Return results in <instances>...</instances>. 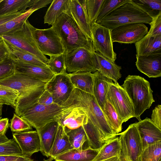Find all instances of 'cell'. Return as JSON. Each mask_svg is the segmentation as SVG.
<instances>
[{"instance_id": "obj_28", "label": "cell", "mask_w": 161, "mask_h": 161, "mask_svg": "<svg viewBox=\"0 0 161 161\" xmlns=\"http://www.w3.org/2000/svg\"><path fill=\"white\" fill-rule=\"evenodd\" d=\"M70 0H53L44 16V24L52 25L62 13L70 11Z\"/></svg>"}, {"instance_id": "obj_36", "label": "cell", "mask_w": 161, "mask_h": 161, "mask_svg": "<svg viewBox=\"0 0 161 161\" xmlns=\"http://www.w3.org/2000/svg\"><path fill=\"white\" fill-rule=\"evenodd\" d=\"M131 1L153 19L161 14V0H131Z\"/></svg>"}, {"instance_id": "obj_2", "label": "cell", "mask_w": 161, "mask_h": 161, "mask_svg": "<svg viewBox=\"0 0 161 161\" xmlns=\"http://www.w3.org/2000/svg\"><path fill=\"white\" fill-rule=\"evenodd\" d=\"M75 106L83 108L88 118L100 131L102 136L108 141L118 135L108 124L104 114L93 95L74 88L68 99L62 106Z\"/></svg>"}, {"instance_id": "obj_9", "label": "cell", "mask_w": 161, "mask_h": 161, "mask_svg": "<svg viewBox=\"0 0 161 161\" xmlns=\"http://www.w3.org/2000/svg\"><path fill=\"white\" fill-rule=\"evenodd\" d=\"M118 135H120V147L118 156L120 161H138L142 147L136 123L130 124Z\"/></svg>"}, {"instance_id": "obj_51", "label": "cell", "mask_w": 161, "mask_h": 161, "mask_svg": "<svg viewBox=\"0 0 161 161\" xmlns=\"http://www.w3.org/2000/svg\"><path fill=\"white\" fill-rule=\"evenodd\" d=\"M8 118H2L0 116V135H5L9 126Z\"/></svg>"}, {"instance_id": "obj_54", "label": "cell", "mask_w": 161, "mask_h": 161, "mask_svg": "<svg viewBox=\"0 0 161 161\" xmlns=\"http://www.w3.org/2000/svg\"><path fill=\"white\" fill-rule=\"evenodd\" d=\"M102 161H120L118 156H115Z\"/></svg>"}, {"instance_id": "obj_52", "label": "cell", "mask_w": 161, "mask_h": 161, "mask_svg": "<svg viewBox=\"0 0 161 161\" xmlns=\"http://www.w3.org/2000/svg\"><path fill=\"white\" fill-rule=\"evenodd\" d=\"M22 12H19L4 16H0V25L21 15Z\"/></svg>"}, {"instance_id": "obj_29", "label": "cell", "mask_w": 161, "mask_h": 161, "mask_svg": "<svg viewBox=\"0 0 161 161\" xmlns=\"http://www.w3.org/2000/svg\"><path fill=\"white\" fill-rule=\"evenodd\" d=\"M64 128L73 148L84 149L90 147L83 126L72 130Z\"/></svg>"}, {"instance_id": "obj_32", "label": "cell", "mask_w": 161, "mask_h": 161, "mask_svg": "<svg viewBox=\"0 0 161 161\" xmlns=\"http://www.w3.org/2000/svg\"><path fill=\"white\" fill-rule=\"evenodd\" d=\"M82 126L91 148L94 149H100L104 144L109 141L102 136L98 130L89 118L87 123Z\"/></svg>"}, {"instance_id": "obj_3", "label": "cell", "mask_w": 161, "mask_h": 161, "mask_svg": "<svg viewBox=\"0 0 161 161\" xmlns=\"http://www.w3.org/2000/svg\"><path fill=\"white\" fill-rule=\"evenodd\" d=\"M52 27L61 40L65 54L80 47L94 50L92 42L87 38L73 18L70 11L62 13Z\"/></svg>"}, {"instance_id": "obj_24", "label": "cell", "mask_w": 161, "mask_h": 161, "mask_svg": "<svg viewBox=\"0 0 161 161\" xmlns=\"http://www.w3.org/2000/svg\"><path fill=\"white\" fill-rule=\"evenodd\" d=\"M94 76L93 95L101 109L107 100V95L109 83L112 80L103 75L97 70L93 73Z\"/></svg>"}, {"instance_id": "obj_30", "label": "cell", "mask_w": 161, "mask_h": 161, "mask_svg": "<svg viewBox=\"0 0 161 161\" xmlns=\"http://www.w3.org/2000/svg\"><path fill=\"white\" fill-rule=\"evenodd\" d=\"M5 42L9 53L14 59L41 67H48L47 64L32 54Z\"/></svg>"}, {"instance_id": "obj_10", "label": "cell", "mask_w": 161, "mask_h": 161, "mask_svg": "<svg viewBox=\"0 0 161 161\" xmlns=\"http://www.w3.org/2000/svg\"><path fill=\"white\" fill-rule=\"evenodd\" d=\"M106 97L122 123L134 117L132 103L125 91L118 82L109 83Z\"/></svg>"}, {"instance_id": "obj_41", "label": "cell", "mask_w": 161, "mask_h": 161, "mask_svg": "<svg viewBox=\"0 0 161 161\" xmlns=\"http://www.w3.org/2000/svg\"><path fill=\"white\" fill-rule=\"evenodd\" d=\"M105 0H85V6L91 23H96Z\"/></svg>"}, {"instance_id": "obj_7", "label": "cell", "mask_w": 161, "mask_h": 161, "mask_svg": "<svg viewBox=\"0 0 161 161\" xmlns=\"http://www.w3.org/2000/svg\"><path fill=\"white\" fill-rule=\"evenodd\" d=\"M63 106L56 104L46 105L38 103L25 111L21 116L37 130L50 122H58Z\"/></svg>"}, {"instance_id": "obj_33", "label": "cell", "mask_w": 161, "mask_h": 161, "mask_svg": "<svg viewBox=\"0 0 161 161\" xmlns=\"http://www.w3.org/2000/svg\"><path fill=\"white\" fill-rule=\"evenodd\" d=\"M34 11L27 9L25 12L0 25V36L13 33L20 29Z\"/></svg>"}, {"instance_id": "obj_20", "label": "cell", "mask_w": 161, "mask_h": 161, "mask_svg": "<svg viewBox=\"0 0 161 161\" xmlns=\"http://www.w3.org/2000/svg\"><path fill=\"white\" fill-rule=\"evenodd\" d=\"M14 60L15 72L30 75L47 83L55 75L48 67H41L14 59Z\"/></svg>"}, {"instance_id": "obj_1", "label": "cell", "mask_w": 161, "mask_h": 161, "mask_svg": "<svg viewBox=\"0 0 161 161\" xmlns=\"http://www.w3.org/2000/svg\"><path fill=\"white\" fill-rule=\"evenodd\" d=\"M47 82L30 75L16 72L0 80V85L17 90L19 93L15 114L21 117L34 104L45 90Z\"/></svg>"}, {"instance_id": "obj_45", "label": "cell", "mask_w": 161, "mask_h": 161, "mask_svg": "<svg viewBox=\"0 0 161 161\" xmlns=\"http://www.w3.org/2000/svg\"><path fill=\"white\" fill-rule=\"evenodd\" d=\"M147 34L151 36H161V14L153 19Z\"/></svg>"}, {"instance_id": "obj_42", "label": "cell", "mask_w": 161, "mask_h": 161, "mask_svg": "<svg viewBox=\"0 0 161 161\" xmlns=\"http://www.w3.org/2000/svg\"><path fill=\"white\" fill-rule=\"evenodd\" d=\"M15 72L14 59L9 53L4 60L0 62V80L11 76Z\"/></svg>"}, {"instance_id": "obj_31", "label": "cell", "mask_w": 161, "mask_h": 161, "mask_svg": "<svg viewBox=\"0 0 161 161\" xmlns=\"http://www.w3.org/2000/svg\"><path fill=\"white\" fill-rule=\"evenodd\" d=\"M30 0H3L0 3V16L26 12Z\"/></svg>"}, {"instance_id": "obj_50", "label": "cell", "mask_w": 161, "mask_h": 161, "mask_svg": "<svg viewBox=\"0 0 161 161\" xmlns=\"http://www.w3.org/2000/svg\"><path fill=\"white\" fill-rule=\"evenodd\" d=\"M9 54L8 48L5 41L3 39L0 42V62L4 60Z\"/></svg>"}, {"instance_id": "obj_38", "label": "cell", "mask_w": 161, "mask_h": 161, "mask_svg": "<svg viewBox=\"0 0 161 161\" xmlns=\"http://www.w3.org/2000/svg\"><path fill=\"white\" fill-rule=\"evenodd\" d=\"M19 96V93L17 90L0 85V100L4 104L10 105L15 110Z\"/></svg>"}, {"instance_id": "obj_25", "label": "cell", "mask_w": 161, "mask_h": 161, "mask_svg": "<svg viewBox=\"0 0 161 161\" xmlns=\"http://www.w3.org/2000/svg\"><path fill=\"white\" fill-rule=\"evenodd\" d=\"M137 55L147 56L161 50V36L148 34L135 43Z\"/></svg>"}, {"instance_id": "obj_6", "label": "cell", "mask_w": 161, "mask_h": 161, "mask_svg": "<svg viewBox=\"0 0 161 161\" xmlns=\"http://www.w3.org/2000/svg\"><path fill=\"white\" fill-rule=\"evenodd\" d=\"M35 29L27 20L19 30L1 36L5 42L32 54L47 64L48 59L40 51L35 40Z\"/></svg>"}, {"instance_id": "obj_56", "label": "cell", "mask_w": 161, "mask_h": 161, "mask_svg": "<svg viewBox=\"0 0 161 161\" xmlns=\"http://www.w3.org/2000/svg\"><path fill=\"white\" fill-rule=\"evenodd\" d=\"M53 160H54V158L50 157L49 158L46 159L42 161H52Z\"/></svg>"}, {"instance_id": "obj_27", "label": "cell", "mask_w": 161, "mask_h": 161, "mask_svg": "<svg viewBox=\"0 0 161 161\" xmlns=\"http://www.w3.org/2000/svg\"><path fill=\"white\" fill-rule=\"evenodd\" d=\"M73 148L64 127L59 123L56 136L49 157L54 158Z\"/></svg>"}, {"instance_id": "obj_16", "label": "cell", "mask_w": 161, "mask_h": 161, "mask_svg": "<svg viewBox=\"0 0 161 161\" xmlns=\"http://www.w3.org/2000/svg\"><path fill=\"white\" fill-rule=\"evenodd\" d=\"M13 136L23 156L30 158L34 153L41 151L40 137L36 130L14 133Z\"/></svg>"}, {"instance_id": "obj_40", "label": "cell", "mask_w": 161, "mask_h": 161, "mask_svg": "<svg viewBox=\"0 0 161 161\" xmlns=\"http://www.w3.org/2000/svg\"><path fill=\"white\" fill-rule=\"evenodd\" d=\"M130 0H105L97 19L98 23L114 10Z\"/></svg>"}, {"instance_id": "obj_8", "label": "cell", "mask_w": 161, "mask_h": 161, "mask_svg": "<svg viewBox=\"0 0 161 161\" xmlns=\"http://www.w3.org/2000/svg\"><path fill=\"white\" fill-rule=\"evenodd\" d=\"M94 50L83 47L77 48L65 54V63L68 74L80 72L94 73L97 70Z\"/></svg>"}, {"instance_id": "obj_14", "label": "cell", "mask_w": 161, "mask_h": 161, "mask_svg": "<svg viewBox=\"0 0 161 161\" xmlns=\"http://www.w3.org/2000/svg\"><path fill=\"white\" fill-rule=\"evenodd\" d=\"M148 32L147 27L142 23H134L118 27L111 31L112 42L135 43Z\"/></svg>"}, {"instance_id": "obj_48", "label": "cell", "mask_w": 161, "mask_h": 161, "mask_svg": "<svg viewBox=\"0 0 161 161\" xmlns=\"http://www.w3.org/2000/svg\"><path fill=\"white\" fill-rule=\"evenodd\" d=\"M37 103L46 105L55 103L51 95L45 90L40 97Z\"/></svg>"}, {"instance_id": "obj_35", "label": "cell", "mask_w": 161, "mask_h": 161, "mask_svg": "<svg viewBox=\"0 0 161 161\" xmlns=\"http://www.w3.org/2000/svg\"><path fill=\"white\" fill-rule=\"evenodd\" d=\"M102 110L108 124L113 131L116 134L120 132L123 123L114 108L107 99Z\"/></svg>"}, {"instance_id": "obj_5", "label": "cell", "mask_w": 161, "mask_h": 161, "mask_svg": "<svg viewBox=\"0 0 161 161\" xmlns=\"http://www.w3.org/2000/svg\"><path fill=\"white\" fill-rule=\"evenodd\" d=\"M153 20L130 0L97 23L111 31L118 27L130 24L142 23L150 25Z\"/></svg>"}, {"instance_id": "obj_49", "label": "cell", "mask_w": 161, "mask_h": 161, "mask_svg": "<svg viewBox=\"0 0 161 161\" xmlns=\"http://www.w3.org/2000/svg\"><path fill=\"white\" fill-rule=\"evenodd\" d=\"M30 158L22 156L3 155L0 156V161H33Z\"/></svg>"}, {"instance_id": "obj_37", "label": "cell", "mask_w": 161, "mask_h": 161, "mask_svg": "<svg viewBox=\"0 0 161 161\" xmlns=\"http://www.w3.org/2000/svg\"><path fill=\"white\" fill-rule=\"evenodd\" d=\"M138 161H161V141L142 149Z\"/></svg>"}, {"instance_id": "obj_11", "label": "cell", "mask_w": 161, "mask_h": 161, "mask_svg": "<svg viewBox=\"0 0 161 161\" xmlns=\"http://www.w3.org/2000/svg\"><path fill=\"white\" fill-rule=\"evenodd\" d=\"M34 34L38 48L43 55L50 57L64 53L61 40L52 27L44 29L36 28Z\"/></svg>"}, {"instance_id": "obj_12", "label": "cell", "mask_w": 161, "mask_h": 161, "mask_svg": "<svg viewBox=\"0 0 161 161\" xmlns=\"http://www.w3.org/2000/svg\"><path fill=\"white\" fill-rule=\"evenodd\" d=\"M74 88L67 73L55 75L45 87V90L51 95L54 103L61 106L68 99Z\"/></svg>"}, {"instance_id": "obj_13", "label": "cell", "mask_w": 161, "mask_h": 161, "mask_svg": "<svg viewBox=\"0 0 161 161\" xmlns=\"http://www.w3.org/2000/svg\"><path fill=\"white\" fill-rule=\"evenodd\" d=\"M92 44L95 51L114 62L116 53L113 49L111 31L97 23L91 24Z\"/></svg>"}, {"instance_id": "obj_39", "label": "cell", "mask_w": 161, "mask_h": 161, "mask_svg": "<svg viewBox=\"0 0 161 161\" xmlns=\"http://www.w3.org/2000/svg\"><path fill=\"white\" fill-rule=\"evenodd\" d=\"M47 64L55 75L67 73L65 66L64 53L50 56Z\"/></svg>"}, {"instance_id": "obj_17", "label": "cell", "mask_w": 161, "mask_h": 161, "mask_svg": "<svg viewBox=\"0 0 161 161\" xmlns=\"http://www.w3.org/2000/svg\"><path fill=\"white\" fill-rule=\"evenodd\" d=\"M138 69L149 78L161 76V50L147 56L136 54Z\"/></svg>"}, {"instance_id": "obj_46", "label": "cell", "mask_w": 161, "mask_h": 161, "mask_svg": "<svg viewBox=\"0 0 161 161\" xmlns=\"http://www.w3.org/2000/svg\"><path fill=\"white\" fill-rule=\"evenodd\" d=\"M153 123L161 130V105H158L153 110L151 119Z\"/></svg>"}, {"instance_id": "obj_26", "label": "cell", "mask_w": 161, "mask_h": 161, "mask_svg": "<svg viewBox=\"0 0 161 161\" xmlns=\"http://www.w3.org/2000/svg\"><path fill=\"white\" fill-rule=\"evenodd\" d=\"M68 75L74 88L93 95V73L90 72H80Z\"/></svg>"}, {"instance_id": "obj_22", "label": "cell", "mask_w": 161, "mask_h": 161, "mask_svg": "<svg viewBox=\"0 0 161 161\" xmlns=\"http://www.w3.org/2000/svg\"><path fill=\"white\" fill-rule=\"evenodd\" d=\"M94 54L97 61V70L103 76L111 79L114 83L121 77L120 70L121 67L114 62L95 51Z\"/></svg>"}, {"instance_id": "obj_43", "label": "cell", "mask_w": 161, "mask_h": 161, "mask_svg": "<svg viewBox=\"0 0 161 161\" xmlns=\"http://www.w3.org/2000/svg\"><path fill=\"white\" fill-rule=\"evenodd\" d=\"M3 155L23 156L20 147L13 138L0 144V156Z\"/></svg>"}, {"instance_id": "obj_57", "label": "cell", "mask_w": 161, "mask_h": 161, "mask_svg": "<svg viewBox=\"0 0 161 161\" xmlns=\"http://www.w3.org/2000/svg\"><path fill=\"white\" fill-rule=\"evenodd\" d=\"M3 40V39L1 36H0V42H1Z\"/></svg>"}, {"instance_id": "obj_4", "label": "cell", "mask_w": 161, "mask_h": 161, "mask_svg": "<svg viewBox=\"0 0 161 161\" xmlns=\"http://www.w3.org/2000/svg\"><path fill=\"white\" fill-rule=\"evenodd\" d=\"M121 86L132 103L134 117L141 120V115L155 102L149 82L139 75H129Z\"/></svg>"}, {"instance_id": "obj_18", "label": "cell", "mask_w": 161, "mask_h": 161, "mask_svg": "<svg viewBox=\"0 0 161 161\" xmlns=\"http://www.w3.org/2000/svg\"><path fill=\"white\" fill-rule=\"evenodd\" d=\"M71 14L87 38L92 42L91 23L86 9L85 0H70Z\"/></svg>"}, {"instance_id": "obj_21", "label": "cell", "mask_w": 161, "mask_h": 161, "mask_svg": "<svg viewBox=\"0 0 161 161\" xmlns=\"http://www.w3.org/2000/svg\"><path fill=\"white\" fill-rule=\"evenodd\" d=\"M59 123L55 121L48 123L36 130L40 137L41 152L45 156L49 157L56 134Z\"/></svg>"}, {"instance_id": "obj_15", "label": "cell", "mask_w": 161, "mask_h": 161, "mask_svg": "<svg viewBox=\"0 0 161 161\" xmlns=\"http://www.w3.org/2000/svg\"><path fill=\"white\" fill-rule=\"evenodd\" d=\"M63 107L64 109L58 122L64 127L74 129L87 123L88 117L83 108L75 106Z\"/></svg>"}, {"instance_id": "obj_34", "label": "cell", "mask_w": 161, "mask_h": 161, "mask_svg": "<svg viewBox=\"0 0 161 161\" xmlns=\"http://www.w3.org/2000/svg\"><path fill=\"white\" fill-rule=\"evenodd\" d=\"M120 147L119 138L117 136L104 144L100 148L98 153L92 161H102L118 156Z\"/></svg>"}, {"instance_id": "obj_53", "label": "cell", "mask_w": 161, "mask_h": 161, "mask_svg": "<svg viewBox=\"0 0 161 161\" xmlns=\"http://www.w3.org/2000/svg\"><path fill=\"white\" fill-rule=\"evenodd\" d=\"M9 139L5 135H0V144L8 142Z\"/></svg>"}, {"instance_id": "obj_58", "label": "cell", "mask_w": 161, "mask_h": 161, "mask_svg": "<svg viewBox=\"0 0 161 161\" xmlns=\"http://www.w3.org/2000/svg\"><path fill=\"white\" fill-rule=\"evenodd\" d=\"M3 0H0V3Z\"/></svg>"}, {"instance_id": "obj_47", "label": "cell", "mask_w": 161, "mask_h": 161, "mask_svg": "<svg viewBox=\"0 0 161 161\" xmlns=\"http://www.w3.org/2000/svg\"><path fill=\"white\" fill-rule=\"evenodd\" d=\"M53 0H30L28 9L35 11L51 3Z\"/></svg>"}, {"instance_id": "obj_23", "label": "cell", "mask_w": 161, "mask_h": 161, "mask_svg": "<svg viewBox=\"0 0 161 161\" xmlns=\"http://www.w3.org/2000/svg\"><path fill=\"white\" fill-rule=\"evenodd\" d=\"M100 149L91 147L84 149L73 148L55 157L54 160L56 161H92Z\"/></svg>"}, {"instance_id": "obj_44", "label": "cell", "mask_w": 161, "mask_h": 161, "mask_svg": "<svg viewBox=\"0 0 161 161\" xmlns=\"http://www.w3.org/2000/svg\"><path fill=\"white\" fill-rule=\"evenodd\" d=\"M9 127L11 131L14 133L29 131L32 129V126L26 121L14 113L10 120Z\"/></svg>"}, {"instance_id": "obj_55", "label": "cell", "mask_w": 161, "mask_h": 161, "mask_svg": "<svg viewBox=\"0 0 161 161\" xmlns=\"http://www.w3.org/2000/svg\"><path fill=\"white\" fill-rule=\"evenodd\" d=\"M4 104L3 102L0 100V116L2 115V109L3 105Z\"/></svg>"}, {"instance_id": "obj_19", "label": "cell", "mask_w": 161, "mask_h": 161, "mask_svg": "<svg viewBox=\"0 0 161 161\" xmlns=\"http://www.w3.org/2000/svg\"><path fill=\"white\" fill-rule=\"evenodd\" d=\"M136 125L140 136L142 149L148 146L161 141V130L147 118L141 120Z\"/></svg>"}]
</instances>
